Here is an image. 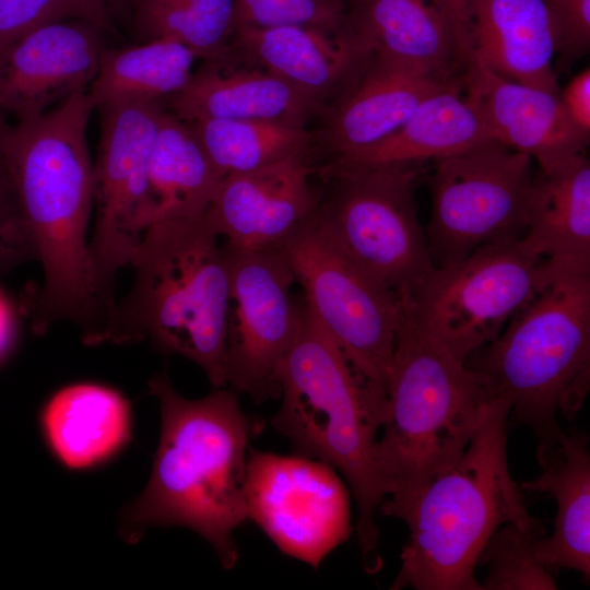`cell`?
<instances>
[{
	"label": "cell",
	"mask_w": 590,
	"mask_h": 590,
	"mask_svg": "<svg viewBox=\"0 0 590 590\" xmlns=\"http://www.w3.org/2000/svg\"><path fill=\"white\" fill-rule=\"evenodd\" d=\"M470 17V62L515 82L559 92L555 59L562 38L547 0H471Z\"/></svg>",
	"instance_id": "21"
},
{
	"label": "cell",
	"mask_w": 590,
	"mask_h": 590,
	"mask_svg": "<svg viewBox=\"0 0 590 590\" xmlns=\"http://www.w3.org/2000/svg\"><path fill=\"white\" fill-rule=\"evenodd\" d=\"M344 1H345V2H349V1H351V0H344Z\"/></svg>",
	"instance_id": "40"
},
{
	"label": "cell",
	"mask_w": 590,
	"mask_h": 590,
	"mask_svg": "<svg viewBox=\"0 0 590 590\" xmlns=\"http://www.w3.org/2000/svg\"><path fill=\"white\" fill-rule=\"evenodd\" d=\"M79 92L30 118L0 127V151L22 217L43 269L21 311L43 335L70 321L94 345L107 320L90 253L87 228L94 209L93 162L87 126L94 110Z\"/></svg>",
	"instance_id": "1"
},
{
	"label": "cell",
	"mask_w": 590,
	"mask_h": 590,
	"mask_svg": "<svg viewBox=\"0 0 590 590\" xmlns=\"http://www.w3.org/2000/svg\"><path fill=\"white\" fill-rule=\"evenodd\" d=\"M44 437L67 468L82 470L106 461L129 440L131 412L113 388L91 382L58 390L40 414Z\"/></svg>",
	"instance_id": "24"
},
{
	"label": "cell",
	"mask_w": 590,
	"mask_h": 590,
	"mask_svg": "<svg viewBox=\"0 0 590 590\" xmlns=\"http://www.w3.org/2000/svg\"><path fill=\"white\" fill-rule=\"evenodd\" d=\"M307 155L224 177L203 217L234 250L279 249L311 221L318 197Z\"/></svg>",
	"instance_id": "16"
},
{
	"label": "cell",
	"mask_w": 590,
	"mask_h": 590,
	"mask_svg": "<svg viewBox=\"0 0 590 590\" xmlns=\"http://www.w3.org/2000/svg\"><path fill=\"white\" fill-rule=\"evenodd\" d=\"M541 474L521 489L551 495L557 511L551 536L536 542V554L553 574L559 569L590 578V453L588 436L560 434L550 448L536 452Z\"/></svg>",
	"instance_id": "23"
},
{
	"label": "cell",
	"mask_w": 590,
	"mask_h": 590,
	"mask_svg": "<svg viewBox=\"0 0 590 590\" xmlns=\"http://www.w3.org/2000/svg\"><path fill=\"white\" fill-rule=\"evenodd\" d=\"M309 26L332 33L347 26L344 0H235L236 27Z\"/></svg>",
	"instance_id": "32"
},
{
	"label": "cell",
	"mask_w": 590,
	"mask_h": 590,
	"mask_svg": "<svg viewBox=\"0 0 590 590\" xmlns=\"http://www.w3.org/2000/svg\"><path fill=\"white\" fill-rule=\"evenodd\" d=\"M110 2H113L114 0H109Z\"/></svg>",
	"instance_id": "41"
},
{
	"label": "cell",
	"mask_w": 590,
	"mask_h": 590,
	"mask_svg": "<svg viewBox=\"0 0 590 590\" xmlns=\"http://www.w3.org/2000/svg\"><path fill=\"white\" fill-rule=\"evenodd\" d=\"M462 76L427 75L373 54L357 81L323 111L317 139L331 160L366 150L397 131L425 98Z\"/></svg>",
	"instance_id": "19"
},
{
	"label": "cell",
	"mask_w": 590,
	"mask_h": 590,
	"mask_svg": "<svg viewBox=\"0 0 590 590\" xmlns=\"http://www.w3.org/2000/svg\"><path fill=\"white\" fill-rule=\"evenodd\" d=\"M556 272L521 239L484 246L434 269L403 303L423 329L467 361L491 343Z\"/></svg>",
	"instance_id": "11"
},
{
	"label": "cell",
	"mask_w": 590,
	"mask_h": 590,
	"mask_svg": "<svg viewBox=\"0 0 590 590\" xmlns=\"http://www.w3.org/2000/svg\"><path fill=\"white\" fill-rule=\"evenodd\" d=\"M188 125L222 179L307 155L317 141L307 126L281 121L201 119Z\"/></svg>",
	"instance_id": "29"
},
{
	"label": "cell",
	"mask_w": 590,
	"mask_h": 590,
	"mask_svg": "<svg viewBox=\"0 0 590 590\" xmlns=\"http://www.w3.org/2000/svg\"><path fill=\"white\" fill-rule=\"evenodd\" d=\"M140 42L167 39L219 61L231 52L235 0H123Z\"/></svg>",
	"instance_id": "30"
},
{
	"label": "cell",
	"mask_w": 590,
	"mask_h": 590,
	"mask_svg": "<svg viewBox=\"0 0 590 590\" xmlns=\"http://www.w3.org/2000/svg\"><path fill=\"white\" fill-rule=\"evenodd\" d=\"M281 405L273 427L296 453L340 472L357 507L356 535L364 567H381L376 510L386 488L375 460L377 434L386 415L357 377L333 338L303 300L300 324L275 376Z\"/></svg>",
	"instance_id": "4"
},
{
	"label": "cell",
	"mask_w": 590,
	"mask_h": 590,
	"mask_svg": "<svg viewBox=\"0 0 590 590\" xmlns=\"http://www.w3.org/2000/svg\"><path fill=\"white\" fill-rule=\"evenodd\" d=\"M229 292L226 315V384L262 403L279 397L278 368L297 334L303 302L279 249L241 251L226 247Z\"/></svg>",
	"instance_id": "14"
},
{
	"label": "cell",
	"mask_w": 590,
	"mask_h": 590,
	"mask_svg": "<svg viewBox=\"0 0 590 590\" xmlns=\"http://www.w3.org/2000/svg\"><path fill=\"white\" fill-rule=\"evenodd\" d=\"M109 0H0V54L44 24L83 19L111 27Z\"/></svg>",
	"instance_id": "33"
},
{
	"label": "cell",
	"mask_w": 590,
	"mask_h": 590,
	"mask_svg": "<svg viewBox=\"0 0 590 590\" xmlns=\"http://www.w3.org/2000/svg\"><path fill=\"white\" fill-rule=\"evenodd\" d=\"M438 2L471 54V0H438Z\"/></svg>",
	"instance_id": "38"
},
{
	"label": "cell",
	"mask_w": 590,
	"mask_h": 590,
	"mask_svg": "<svg viewBox=\"0 0 590 590\" xmlns=\"http://www.w3.org/2000/svg\"><path fill=\"white\" fill-rule=\"evenodd\" d=\"M3 120H4V118L0 117V127H1V123H2ZM5 175H7V172H5V168H4V164H3V160H2V155H1V151H0V179L3 178Z\"/></svg>",
	"instance_id": "39"
},
{
	"label": "cell",
	"mask_w": 590,
	"mask_h": 590,
	"mask_svg": "<svg viewBox=\"0 0 590 590\" xmlns=\"http://www.w3.org/2000/svg\"><path fill=\"white\" fill-rule=\"evenodd\" d=\"M329 190L311 223L402 302L434 270L418 221L422 163L361 165L332 162Z\"/></svg>",
	"instance_id": "8"
},
{
	"label": "cell",
	"mask_w": 590,
	"mask_h": 590,
	"mask_svg": "<svg viewBox=\"0 0 590 590\" xmlns=\"http://www.w3.org/2000/svg\"><path fill=\"white\" fill-rule=\"evenodd\" d=\"M559 27L560 55L577 57L590 44V0H547Z\"/></svg>",
	"instance_id": "35"
},
{
	"label": "cell",
	"mask_w": 590,
	"mask_h": 590,
	"mask_svg": "<svg viewBox=\"0 0 590 590\" xmlns=\"http://www.w3.org/2000/svg\"><path fill=\"white\" fill-rule=\"evenodd\" d=\"M190 122L201 119L281 121L307 126L323 108L275 74L255 67L232 69L205 61L165 103Z\"/></svg>",
	"instance_id": "22"
},
{
	"label": "cell",
	"mask_w": 590,
	"mask_h": 590,
	"mask_svg": "<svg viewBox=\"0 0 590 590\" xmlns=\"http://www.w3.org/2000/svg\"><path fill=\"white\" fill-rule=\"evenodd\" d=\"M467 366L492 398L527 425L538 450L559 438L556 415L581 406L590 371V272L556 268L553 278Z\"/></svg>",
	"instance_id": "7"
},
{
	"label": "cell",
	"mask_w": 590,
	"mask_h": 590,
	"mask_svg": "<svg viewBox=\"0 0 590 590\" xmlns=\"http://www.w3.org/2000/svg\"><path fill=\"white\" fill-rule=\"evenodd\" d=\"M521 243L556 268L590 272V163L585 155L535 173Z\"/></svg>",
	"instance_id": "26"
},
{
	"label": "cell",
	"mask_w": 590,
	"mask_h": 590,
	"mask_svg": "<svg viewBox=\"0 0 590 590\" xmlns=\"http://www.w3.org/2000/svg\"><path fill=\"white\" fill-rule=\"evenodd\" d=\"M346 16L374 55L445 80L468 68L470 52L438 0H351Z\"/></svg>",
	"instance_id": "20"
},
{
	"label": "cell",
	"mask_w": 590,
	"mask_h": 590,
	"mask_svg": "<svg viewBox=\"0 0 590 590\" xmlns=\"http://www.w3.org/2000/svg\"><path fill=\"white\" fill-rule=\"evenodd\" d=\"M27 260H35L33 240L5 175L0 179V275Z\"/></svg>",
	"instance_id": "34"
},
{
	"label": "cell",
	"mask_w": 590,
	"mask_h": 590,
	"mask_svg": "<svg viewBox=\"0 0 590 590\" xmlns=\"http://www.w3.org/2000/svg\"><path fill=\"white\" fill-rule=\"evenodd\" d=\"M534 179L528 155L494 140L436 161L425 229L434 269L484 246L521 239Z\"/></svg>",
	"instance_id": "10"
},
{
	"label": "cell",
	"mask_w": 590,
	"mask_h": 590,
	"mask_svg": "<svg viewBox=\"0 0 590 590\" xmlns=\"http://www.w3.org/2000/svg\"><path fill=\"white\" fill-rule=\"evenodd\" d=\"M463 76L425 98L384 141L331 161L361 165L424 164L492 140L476 107L463 93Z\"/></svg>",
	"instance_id": "25"
},
{
	"label": "cell",
	"mask_w": 590,
	"mask_h": 590,
	"mask_svg": "<svg viewBox=\"0 0 590 590\" xmlns=\"http://www.w3.org/2000/svg\"><path fill=\"white\" fill-rule=\"evenodd\" d=\"M304 303L337 342L349 364L382 403L399 328L402 302L309 222L283 244Z\"/></svg>",
	"instance_id": "9"
},
{
	"label": "cell",
	"mask_w": 590,
	"mask_h": 590,
	"mask_svg": "<svg viewBox=\"0 0 590 590\" xmlns=\"http://www.w3.org/2000/svg\"><path fill=\"white\" fill-rule=\"evenodd\" d=\"M542 529H526L514 522L500 526L484 545L477 565L486 566L481 583L486 590H553L555 577L540 560L536 542Z\"/></svg>",
	"instance_id": "31"
},
{
	"label": "cell",
	"mask_w": 590,
	"mask_h": 590,
	"mask_svg": "<svg viewBox=\"0 0 590 590\" xmlns=\"http://www.w3.org/2000/svg\"><path fill=\"white\" fill-rule=\"evenodd\" d=\"M508 417V405L493 398L461 457L401 518L409 538L391 589L483 590L474 570L491 535L507 522L543 528L509 472Z\"/></svg>",
	"instance_id": "6"
},
{
	"label": "cell",
	"mask_w": 590,
	"mask_h": 590,
	"mask_svg": "<svg viewBox=\"0 0 590 590\" xmlns=\"http://www.w3.org/2000/svg\"><path fill=\"white\" fill-rule=\"evenodd\" d=\"M105 26L83 19L44 24L0 54V117L40 115L86 92L106 48Z\"/></svg>",
	"instance_id": "15"
},
{
	"label": "cell",
	"mask_w": 590,
	"mask_h": 590,
	"mask_svg": "<svg viewBox=\"0 0 590 590\" xmlns=\"http://www.w3.org/2000/svg\"><path fill=\"white\" fill-rule=\"evenodd\" d=\"M220 240L203 216L153 223L129 263L132 287L95 345L148 340L163 354L197 364L214 388L227 386L229 263Z\"/></svg>",
	"instance_id": "3"
},
{
	"label": "cell",
	"mask_w": 590,
	"mask_h": 590,
	"mask_svg": "<svg viewBox=\"0 0 590 590\" xmlns=\"http://www.w3.org/2000/svg\"><path fill=\"white\" fill-rule=\"evenodd\" d=\"M231 49L290 83L323 111L357 81L373 57L349 23L338 33L309 26L236 27Z\"/></svg>",
	"instance_id": "18"
},
{
	"label": "cell",
	"mask_w": 590,
	"mask_h": 590,
	"mask_svg": "<svg viewBox=\"0 0 590 590\" xmlns=\"http://www.w3.org/2000/svg\"><path fill=\"white\" fill-rule=\"evenodd\" d=\"M102 113L93 163L95 223L90 253L99 299L109 317L118 273L153 224L149 167L163 103L110 106Z\"/></svg>",
	"instance_id": "12"
},
{
	"label": "cell",
	"mask_w": 590,
	"mask_h": 590,
	"mask_svg": "<svg viewBox=\"0 0 590 590\" xmlns=\"http://www.w3.org/2000/svg\"><path fill=\"white\" fill-rule=\"evenodd\" d=\"M199 56L167 39L106 47L86 93L94 108L163 103L178 93L193 73Z\"/></svg>",
	"instance_id": "27"
},
{
	"label": "cell",
	"mask_w": 590,
	"mask_h": 590,
	"mask_svg": "<svg viewBox=\"0 0 590 590\" xmlns=\"http://www.w3.org/2000/svg\"><path fill=\"white\" fill-rule=\"evenodd\" d=\"M404 311L375 446L386 488L379 509L399 519L461 457L493 399L463 358Z\"/></svg>",
	"instance_id": "5"
},
{
	"label": "cell",
	"mask_w": 590,
	"mask_h": 590,
	"mask_svg": "<svg viewBox=\"0 0 590 590\" xmlns=\"http://www.w3.org/2000/svg\"><path fill=\"white\" fill-rule=\"evenodd\" d=\"M17 310L0 285V363L10 354L19 330Z\"/></svg>",
	"instance_id": "37"
},
{
	"label": "cell",
	"mask_w": 590,
	"mask_h": 590,
	"mask_svg": "<svg viewBox=\"0 0 590 590\" xmlns=\"http://www.w3.org/2000/svg\"><path fill=\"white\" fill-rule=\"evenodd\" d=\"M248 519L285 555L318 569L352 533L345 484L329 464L299 453L248 450Z\"/></svg>",
	"instance_id": "13"
},
{
	"label": "cell",
	"mask_w": 590,
	"mask_h": 590,
	"mask_svg": "<svg viewBox=\"0 0 590 590\" xmlns=\"http://www.w3.org/2000/svg\"><path fill=\"white\" fill-rule=\"evenodd\" d=\"M221 180L188 122L165 108L149 167L153 223L202 217Z\"/></svg>",
	"instance_id": "28"
},
{
	"label": "cell",
	"mask_w": 590,
	"mask_h": 590,
	"mask_svg": "<svg viewBox=\"0 0 590 590\" xmlns=\"http://www.w3.org/2000/svg\"><path fill=\"white\" fill-rule=\"evenodd\" d=\"M463 92L476 107L492 140L528 155L545 174L586 154L590 134L568 117L559 92L503 78L474 62Z\"/></svg>",
	"instance_id": "17"
},
{
	"label": "cell",
	"mask_w": 590,
	"mask_h": 590,
	"mask_svg": "<svg viewBox=\"0 0 590 590\" xmlns=\"http://www.w3.org/2000/svg\"><path fill=\"white\" fill-rule=\"evenodd\" d=\"M558 94L571 121L590 134V69L586 68L575 74Z\"/></svg>",
	"instance_id": "36"
},
{
	"label": "cell",
	"mask_w": 590,
	"mask_h": 590,
	"mask_svg": "<svg viewBox=\"0 0 590 590\" xmlns=\"http://www.w3.org/2000/svg\"><path fill=\"white\" fill-rule=\"evenodd\" d=\"M161 411V435L149 481L121 512L119 533L138 543L153 527L178 526L203 538L225 569L235 567V530L247 519L245 476L250 440L262 420L246 413L235 391L215 388L191 400L166 373L148 382Z\"/></svg>",
	"instance_id": "2"
}]
</instances>
